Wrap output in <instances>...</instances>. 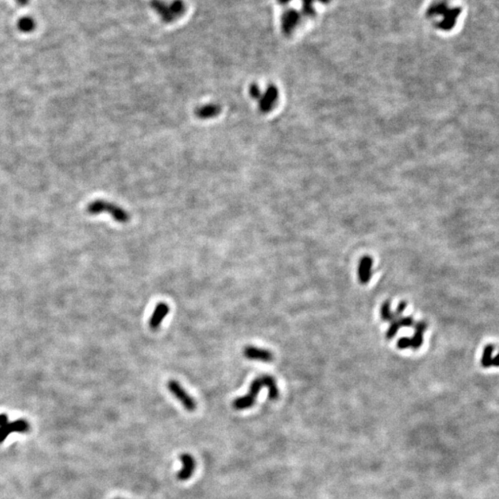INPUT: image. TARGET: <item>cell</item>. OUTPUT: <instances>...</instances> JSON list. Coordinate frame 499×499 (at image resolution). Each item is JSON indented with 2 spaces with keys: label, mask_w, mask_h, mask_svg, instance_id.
<instances>
[{
  "label": "cell",
  "mask_w": 499,
  "mask_h": 499,
  "mask_svg": "<svg viewBox=\"0 0 499 499\" xmlns=\"http://www.w3.org/2000/svg\"><path fill=\"white\" fill-rule=\"evenodd\" d=\"M462 10L458 7H450L446 1H437L432 4L426 11L428 18H440L436 27L442 31H450L457 24Z\"/></svg>",
  "instance_id": "obj_1"
},
{
  "label": "cell",
  "mask_w": 499,
  "mask_h": 499,
  "mask_svg": "<svg viewBox=\"0 0 499 499\" xmlns=\"http://www.w3.org/2000/svg\"><path fill=\"white\" fill-rule=\"evenodd\" d=\"M150 6L161 20L167 23L180 19L186 12V5L182 0H173L171 2H167L165 0H151Z\"/></svg>",
  "instance_id": "obj_2"
},
{
  "label": "cell",
  "mask_w": 499,
  "mask_h": 499,
  "mask_svg": "<svg viewBox=\"0 0 499 499\" xmlns=\"http://www.w3.org/2000/svg\"><path fill=\"white\" fill-rule=\"evenodd\" d=\"M86 210L90 215H100L106 213L118 223H127L131 219L130 214L126 210L117 206L113 202H106L104 200H96L90 202L87 205Z\"/></svg>",
  "instance_id": "obj_3"
},
{
  "label": "cell",
  "mask_w": 499,
  "mask_h": 499,
  "mask_svg": "<svg viewBox=\"0 0 499 499\" xmlns=\"http://www.w3.org/2000/svg\"><path fill=\"white\" fill-rule=\"evenodd\" d=\"M29 430L30 425L26 420L10 422L7 415L0 414V444L3 443L11 433H26Z\"/></svg>",
  "instance_id": "obj_4"
},
{
  "label": "cell",
  "mask_w": 499,
  "mask_h": 499,
  "mask_svg": "<svg viewBox=\"0 0 499 499\" xmlns=\"http://www.w3.org/2000/svg\"><path fill=\"white\" fill-rule=\"evenodd\" d=\"M264 387V382L262 377H257L252 382L250 386L249 392L245 396L239 397L236 398L232 403V406L237 410H242V409H249L253 407L255 403L256 398L258 394L261 391L262 388Z\"/></svg>",
  "instance_id": "obj_5"
},
{
  "label": "cell",
  "mask_w": 499,
  "mask_h": 499,
  "mask_svg": "<svg viewBox=\"0 0 499 499\" xmlns=\"http://www.w3.org/2000/svg\"><path fill=\"white\" fill-rule=\"evenodd\" d=\"M167 386H168L170 392L172 393V395L181 402V405L188 411L191 412V411H194L196 409L197 404L195 399L187 392L184 388L177 380L171 379L168 382Z\"/></svg>",
  "instance_id": "obj_6"
},
{
  "label": "cell",
  "mask_w": 499,
  "mask_h": 499,
  "mask_svg": "<svg viewBox=\"0 0 499 499\" xmlns=\"http://www.w3.org/2000/svg\"><path fill=\"white\" fill-rule=\"evenodd\" d=\"M278 100V90L274 85H270L266 88L264 95H262L259 102V110L261 113L266 114L270 112L276 106Z\"/></svg>",
  "instance_id": "obj_7"
},
{
  "label": "cell",
  "mask_w": 499,
  "mask_h": 499,
  "mask_svg": "<svg viewBox=\"0 0 499 499\" xmlns=\"http://www.w3.org/2000/svg\"><path fill=\"white\" fill-rule=\"evenodd\" d=\"M301 21V14L299 11L289 9L283 12L281 16V30L285 35H292V32L298 26Z\"/></svg>",
  "instance_id": "obj_8"
},
{
  "label": "cell",
  "mask_w": 499,
  "mask_h": 499,
  "mask_svg": "<svg viewBox=\"0 0 499 499\" xmlns=\"http://www.w3.org/2000/svg\"><path fill=\"white\" fill-rule=\"evenodd\" d=\"M243 355L248 360H253V361L270 362L274 360V355L270 351L254 346H246L243 349Z\"/></svg>",
  "instance_id": "obj_9"
},
{
  "label": "cell",
  "mask_w": 499,
  "mask_h": 499,
  "mask_svg": "<svg viewBox=\"0 0 499 499\" xmlns=\"http://www.w3.org/2000/svg\"><path fill=\"white\" fill-rule=\"evenodd\" d=\"M181 461L182 462V468L177 474V477L180 481H187L191 478V475L194 473L196 466L195 460L190 454L183 453L181 454Z\"/></svg>",
  "instance_id": "obj_10"
},
{
  "label": "cell",
  "mask_w": 499,
  "mask_h": 499,
  "mask_svg": "<svg viewBox=\"0 0 499 499\" xmlns=\"http://www.w3.org/2000/svg\"><path fill=\"white\" fill-rule=\"evenodd\" d=\"M170 313V306L165 303H160L155 306L154 312L152 313L149 320V326L153 330H156L159 327L163 320L167 317Z\"/></svg>",
  "instance_id": "obj_11"
},
{
  "label": "cell",
  "mask_w": 499,
  "mask_h": 499,
  "mask_svg": "<svg viewBox=\"0 0 499 499\" xmlns=\"http://www.w3.org/2000/svg\"><path fill=\"white\" fill-rule=\"evenodd\" d=\"M372 259L370 256H364L361 258L358 268L359 280L361 284L365 285L371 280L372 277Z\"/></svg>",
  "instance_id": "obj_12"
},
{
  "label": "cell",
  "mask_w": 499,
  "mask_h": 499,
  "mask_svg": "<svg viewBox=\"0 0 499 499\" xmlns=\"http://www.w3.org/2000/svg\"><path fill=\"white\" fill-rule=\"evenodd\" d=\"M221 106L218 104H207L199 106L195 109V116L200 119H209L217 117L221 112Z\"/></svg>",
  "instance_id": "obj_13"
},
{
  "label": "cell",
  "mask_w": 499,
  "mask_h": 499,
  "mask_svg": "<svg viewBox=\"0 0 499 499\" xmlns=\"http://www.w3.org/2000/svg\"><path fill=\"white\" fill-rule=\"evenodd\" d=\"M415 332L411 340V348L413 350H418L424 343V334L427 329V324L425 321H419L414 324Z\"/></svg>",
  "instance_id": "obj_14"
},
{
  "label": "cell",
  "mask_w": 499,
  "mask_h": 499,
  "mask_svg": "<svg viewBox=\"0 0 499 499\" xmlns=\"http://www.w3.org/2000/svg\"><path fill=\"white\" fill-rule=\"evenodd\" d=\"M261 377L263 379L264 386H266V388H268L269 398L270 399H276V398H278L279 391H278V388H277V386H276L275 379L271 377V376H268V375H264V376H262Z\"/></svg>",
  "instance_id": "obj_15"
},
{
  "label": "cell",
  "mask_w": 499,
  "mask_h": 499,
  "mask_svg": "<svg viewBox=\"0 0 499 499\" xmlns=\"http://www.w3.org/2000/svg\"><path fill=\"white\" fill-rule=\"evenodd\" d=\"M34 27H35L34 21L32 20V18H30V17L21 18V20L18 22V28H19V30L21 32H32V30L34 29Z\"/></svg>",
  "instance_id": "obj_16"
},
{
  "label": "cell",
  "mask_w": 499,
  "mask_h": 499,
  "mask_svg": "<svg viewBox=\"0 0 499 499\" xmlns=\"http://www.w3.org/2000/svg\"><path fill=\"white\" fill-rule=\"evenodd\" d=\"M381 318L386 322H392L395 319L398 318L397 317L396 313L391 312L389 301H387V302L383 303L382 308H381Z\"/></svg>",
  "instance_id": "obj_17"
},
{
  "label": "cell",
  "mask_w": 499,
  "mask_h": 499,
  "mask_svg": "<svg viewBox=\"0 0 499 499\" xmlns=\"http://www.w3.org/2000/svg\"><path fill=\"white\" fill-rule=\"evenodd\" d=\"M494 351V346L488 345L483 351V357H482V365L485 368L492 366L493 358L492 354Z\"/></svg>",
  "instance_id": "obj_18"
},
{
  "label": "cell",
  "mask_w": 499,
  "mask_h": 499,
  "mask_svg": "<svg viewBox=\"0 0 499 499\" xmlns=\"http://www.w3.org/2000/svg\"><path fill=\"white\" fill-rule=\"evenodd\" d=\"M314 1H316V0H302L303 13L305 16L313 17L315 15V10L313 8Z\"/></svg>",
  "instance_id": "obj_19"
},
{
  "label": "cell",
  "mask_w": 499,
  "mask_h": 499,
  "mask_svg": "<svg viewBox=\"0 0 499 499\" xmlns=\"http://www.w3.org/2000/svg\"><path fill=\"white\" fill-rule=\"evenodd\" d=\"M390 326L388 327V331H387V339L388 340H392L394 337L396 336V334L398 333V330L401 327V325L399 324V321H398V318L395 319L392 322H390Z\"/></svg>",
  "instance_id": "obj_20"
},
{
  "label": "cell",
  "mask_w": 499,
  "mask_h": 499,
  "mask_svg": "<svg viewBox=\"0 0 499 499\" xmlns=\"http://www.w3.org/2000/svg\"><path fill=\"white\" fill-rule=\"evenodd\" d=\"M250 96L252 98H254L255 100H259L262 96V92H261V89L259 88V86L256 85V84H253L251 85L249 88Z\"/></svg>",
  "instance_id": "obj_21"
},
{
  "label": "cell",
  "mask_w": 499,
  "mask_h": 499,
  "mask_svg": "<svg viewBox=\"0 0 499 499\" xmlns=\"http://www.w3.org/2000/svg\"><path fill=\"white\" fill-rule=\"evenodd\" d=\"M397 346H398V349H400V350H406L409 347H411V340L410 339L404 337V338H401L398 340Z\"/></svg>",
  "instance_id": "obj_22"
},
{
  "label": "cell",
  "mask_w": 499,
  "mask_h": 499,
  "mask_svg": "<svg viewBox=\"0 0 499 499\" xmlns=\"http://www.w3.org/2000/svg\"><path fill=\"white\" fill-rule=\"evenodd\" d=\"M398 321H399V324L401 326H406V327H410L414 324V321L413 319L411 317H398Z\"/></svg>",
  "instance_id": "obj_23"
},
{
  "label": "cell",
  "mask_w": 499,
  "mask_h": 499,
  "mask_svg": "<svg viewBox=\"0 0 499 499\" xmlns=\"http://www.w3.org/2000/svg\"><path fill=\"white\" fill-rule=\"evenodd\" d=\"M406 307H407V303H405V302H400V303H399L398 308H397V311L395 312L396 315H397V317H400V315H401L404 311H405Z\"/></svg>",
  "instance_id": "obj_24"
},
{
  "label": "cell",
  "mask_w": 499,
  "mask_h": 499,
  "mask_svg": "<svg viewBox=\"0 0 499 499\" xmlns=\"http://www.w3.org/2000/svg\"><path fill=\"white\" fill-rule=\"evenodd\" d=\"M492 365H494L495 367H499V353L497 355L494 357L493 359V362H492Z\"/></svg>",
  "instance_id": "obj_25"
},
{
  "label": "cell",
  "mask_w": 499,
  "mask_h": 499,
  "mask_svg": "<svg viewBox=\"0 0 499 499\" xmlns=\"http://www.w3.org/2000/svg\"><path fill=\"white\" fill-rule=\"evenodd\" d=\"M290 1L292 0H277L279 5H287V3H289Z\"/></svg>",
  "instance_id": "obj_26"
},
{
  "label": "cell",
  "mask_w": 499,
  "mask_h": 499,
  "mask_svg": "<svg viewBox=\"0 0 499 499\" xmlns=\"http://www.w3.org/2000/svg\"><path fill=\"white\" fill-rule=\"evenodd\" d=\"M16 1L20 5H26L27 3L29 2V0H16Z\"/></svg>",
  "instance_id": "obj_27"
},
{
  "label": "cell",
  "mask_w": 499,
  "mask_h": 499,
  "mask_svg": "<svg viewBox=\"0 0 499 499\" xmlns=\"http://www.w3.org/2000/svg\"><path fill=\"white\" fill-rule=\"evenodd\" d=\"M318 1L323 4H328L330 2V0H318Z\"/></svg>",
  "instance_id": "obj_28"
},
{
  "label": "cell",
  "mask_w": 499,
  "mask_h": 499,
  "mask_svg": "<svg viewBox=\"0 0 499 499\" xmlns=\"http://www.w3.org/2000/svg\"><path fill=\"white\" fill-rule=\"evenodd\" d=\"M119 499H120V498H119Z\"/></svg>",
  "instance_id": "obj_29"
}]
</instances>
